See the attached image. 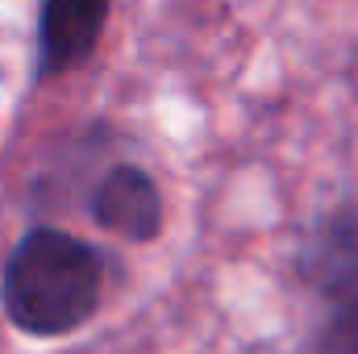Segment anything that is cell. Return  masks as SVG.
<instances>
[{
  "label": "cell",
  "mask_w": 358,
  "mask_h": 354,
  "mask_svg": "<svg viewBox=\"0 0 358 354\" xmlns=\"http://www.w3.org/2000/svg\"><path fill=\"white\" fill-rule=\"evenodd\" d=\"M104 296V259L76 234L38 225L4 263L0 300L8 321L34 338H63L80 330Z\"/></svg>",
  "instance_id": "obj_1"
},
{
  "label": "cell",
  "mask_w": 358,
  "mask_h": 354,
  "mask_svg": "<svg viewBox=\"0 0 358 354\" xmlns=\"http://www.w3.org/2000/svg\"><path fill=\"white\" fill-rule=\"evenodd\" d=\"M300 279L334 304L358 292V204L325 213L300 246Z\"/></svg>",
  "instance_id": "obj_2"
},
{
  "label": "cell",
  "mask_w": 358,
  "mask_h": 354,
  "mask_svg": "<svg viewBox=\"0 0 358 354\" xmlns=\"http://www.w3.org/2000/svg\"><path fill=\"white\" fill-rule=\"evenodd\" d=\"M108 21V0H42L38 17V76H63L96 50Z\"/></svg>",
  "instance_id": "obj_3"
},
{
  "label": "cell",
  "mask_w": 358,
  "mask_h": 354,
  "mask_svg": "<svg viewBox=\"0 0 358 354\" xmlns=\"http://www.w3.org/2000/svg\"><path fill=\"white\" fill-rule=\"evenodd\" d=\"M92 217L104 234L150 242L163 225V196L142 167H108L92 192Z\"/></svg>",
  "instance_id": "obj_4"
},
{
  "label": "cell",
  "mask_w": 358,
  "mask_h": 354,
  "mask_svg": "<svg viewBox=\"0 0 358 354\" xmlns=\"http://www.w3.org/2000/svg\"><path fill=\"white\" fill-rule=\"evenodd\" d=\"M313 354H358V292L346 296V300H338L334 317L317 334Z\"/></svg>",
  "instance_id": "obj_5"
}]
</instances>
